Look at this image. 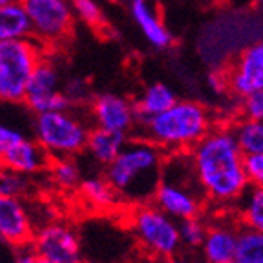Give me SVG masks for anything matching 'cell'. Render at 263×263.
Returning <instances> with one entry per match:
<instances>
[{
  "mask_svg": "<svg viewBox=\"0 0 263 263\" xmlns=\"http://www.w3.org/2000/svg\"><path fill=\"white\" fill-rule=\"evenodd\" d=\"M189 154L205 199L216 205H234L249 181L243 168V152L232 130L210 128Z\"/></svg>",
  "mask_w": 263,
  "mask_h": 263,
  "instance_id": "1",
  "label": "cell"
},
{
  "mask_svg": "<svg viewBox=\"0 0 263 263\" xmlns=\"http://www.w3.org/2000/svg\"><path fill=\"white\" fill-rule=\"evenodd\" d=\"M163 161V150L150 141L143 137L130 143L126 141L117 157L104 166V177L119 199L139 205L154 196Z\"/></svg>",
  "mask_w": 263,
  "mask_h": 263,
  "instance_id": "2",
  "label": "cell"
},
{
  "mask_svg": "<svg viewBox=\"0 0 263 263\" xmlns=\"http://www.w3.org/2000/svg\"><path fill=\"white\" fill-rule=\"evenodd\" d=\"M143 139L161 150L189 152L190 148L212 128L210 114L196 101H176L172 106L136 124Z\"/></svg>",
  "mask_w": 263,
  "mask_h": 263,
  "instance_id": "3",
  "label": "cell"
},
{
  "mask_svg": "<svg viewBox=\"0 0 263 263\" xmlns=\"http://www.w3.org/2000/svg\"><path fill=\"white\" fill-rule=\"evenodd\" d=\"M154 205L176 221L201 216L203 194L189 152H174L172 159L163 161L161 179L154 190Z\"/></svg>",
  "mask_w": 263,
  "mask_h": 263,
  "instance_id": "4",
  "label": "cell"
},
{
  "mask_svg": "<svg viewBox=\"0 0 263 263\" xmlns=\"http://www.w3.org/2000/svg\"><path fill=\"white\" fill-rule=\"evenodd\" d=\"M46 48L29 37L0 41V103H24L26 84Z\"/></svg>",
  "mask_w": 263,
  "mask_h": 263,
  "instance_id": "5",
  "label": "cell"
},
{
  "mask_svg": "<svg viewBox=\"0 0 263 263\" xmlns=\"http://www.w3.org/2000/svg\"><path fill=\"white\" fill-rule=\"evenodd\" d=\"M90 128L71 110L44 111L33 121L35 141L51 157H73L84 152Z\"/></svg>",
  "mask_w": 263,
  "mask_h": 263,
  "instance_id": "6",
  "label": "cell"
},
{
  "mask_svg": "<svg viewBox=\"0 0 263 263\" xmlns=\"http://www.w3.org/2000/svg\"><path fill=\"white\" fill-rule=\"evenodd\" d=\"M130 225L137 241L148 254L170 258L181 251L177 221L154 203H139L132 210Z\"/></svg>",
  "mask_w": 263,
  "mask_h": 263,
  "instance_id": "7",
  "label": "cell"
},
{
  "mask_svg": "<svg viewBox=\"0 0 263 263\" xmlns=\"http://www.w3.org/2000/svg\"><path fill=\"white\" fill-rule=\"evenodd\" d=\"M31 24V37L44 48H57L73 35L75 16L68 0H18Z\"/></svg>",
  "mask_w": 263,
  "mask_h": 263,
  "instance_id": "8",
  "label": "cell"
},
{
  "mask_svg": "<svg viewBox=\"0 0 263 263\" xmlns=\"http://www.w3.org/2000/svg\"><path fill=\"white\" fill-rule=\"evenodd\" d=\"M24 104L33 114L44 111L71 110L70 99L66 97L61 88V71L48 55H42L41 61L35 64L31 77L26 84Z\"/></svg>",
  "mask_w": 263,
  "mask_h": 263,
  "instance_id": "9",
  "label": "cell"
},
{
  "mask_svg": "<svg viewBox=\"0 0 263 263\" xmlns=\"http://www.w3.org/2000/svg\"><path fill=\"white\" fill-rule=\"evenodd\" d=\"M29 249L39 259L49 263H82L81 239L73 227L66 223H49L39 229Z\"/></svg>",
  "mask_w": 263,
  "mask_h": 263,
  "instance_id": "10",
  "label": "cell"
},
{
  "mask_svg": "<svg viewBox=\"0 0 263 263\" xmlns=\"http://www.w3.org/2000/svg\"><path fill=\"white\" fill-rule=\"evenodd\" d=\"M35 234L22 197L0 196V239L9 247L26 249Z\"/></svg>",
  "mask_w": 263,
  "mask_h": 263,
  "instance_id": "11",
  "label": "cell"
},
{
  "mask_svg": "<svg viewBox=\"0 0 263 263\" xmlns=\"http://www.w3.org/2000/svg\"><path fill=\"white\" fill-rule=\"evenodd\" d=\"M91 117L97 128L130 134L136 128L134 103L115 93H101L91 101Z\"/></svg>",
  "mask_w": 263,
  "mask_h": 263,
  "instance_id": "12",
  "label": "cell"
},
{
  "mask_svg": "<svg viewBox=\"0 0 263 263\" xmlns=\"http://www.w3.org/2000/svg\"><path fill=\"white\" fill-rule=\"evenodd\" d=\"M230 91L239 99H245L252 91L263 88V42L252 44L241 53L234 70L229 73Z\"/></svg>",
  "mask_w": 263,
  "mask_h": 263,
  "instance_id": "13",
  "label": "cell"
},
{
  "mask_svg": "<svg viewBox=\"0 0 263 263\" xmlns=\"http://www.w3.org/2000/svg\"><path fill=\"white\" fill-rule=\"evenodd\" d=\"M49 163H51V156L35 139H26V137L16 141L6 152L0 154L2 166L28 177L48 170Z\"/></svg>",
  "mask_w": 263,
  "mask_h": 263,
  "instance_id": "14",
  "label": "cell"
},
{
  "mask_svg": "<svg viewBox=\"0 0 263 263\" xmlns=\"http://www.w3.org/2000/svg\"><path fill=\"white\" fill-rule=\"evenodd\" d=\"M238 225L219 223L206 229L203 243L199 245L205 263H229L234 259L236 239H238Z\"/></svg>",
  "mask_w": 263,
  "mask_h": 263,
  "instance_id": "15",
  "label": "cell"
},
{
  "mask_svg": "<svg viewBox=\"0 0 263 263\" xmlns=\"http://www.w3.org/2000/svg\"><path fill=\"white\" fill-rule=\"evenodd\" d=\"M128 6H130L132 18L136 21L137 28L141 29L144 39L154 48L166 49L172 44V33L168 31V28L159 18V15L154 11V8L150 6L148 0H128Z\"/></svg>",
  "mask_w": 263,
  "mask_h": 263,
  "instance_id": "16",
  "label": "cell"
},
{
  "mask_svg": "<svg viewBox=\"0 0 263 263\" xmlns=\"http://www.w3.org/2000/svg\"><path fill=\"white\" fill-rule=\"evenodd\" d=\"M177 101V95L168 84L164 82H154L150 86L144 88L141 97L134 103V110H136V124L143 123V121L150 119L154 115L161 114L168 106H172Z\"/></svg>",
  "mask_w": 263,
  "mask_h": 263,
  "instance_id": "17",
  "label": "cell"
},
{
  "mask_svg": "<svg viewBox=\"0 0 263 263\" xmlns=\"http://www.w3.org/2000/svg\"><path fill=\"white\" fill-rule=\"evenodd\" d=\"M126 144V134H119V132H110L103 130V128H91L88 134L86 141V150L99 164H110L111 161L117 157V154L123 150Z\"/></svg>",
  "mask_w": 263,
  "mask_h": 263,
  "instance_id": "18",
  "label": "cell"
},
{
  "mask_svg": "<svg viewBox=\"0 0 263 263\" xmlns=\"http://www.w3.org/2000/svg\"><path fill=\"white\" fill-rule=\"evenodd\" d=\"M234 206L241 227L263 232V186L249 185Z\"/></svg>",
  "mask_w": 263,
  "mask_h": 263,
  "instance_id": "19",
  "label": "cell"
},
{
  "mask_svg": "<svg viewBox=\"0 0 263 263\" xmlns=\"http://www.w3.org/2000/svg\"><path fill=\"white\" fill-rule=\"evenodd\" d=\"M79 192H81L82 199L88 205L95 206V209L106 210L111 209L115 203L119 201V196L111 189V185L106 181L104 176H90L82 177L81 185H79Z\"/></svg>",
  "mask_w": 263,
  "mask_h": 263,
  "instance_id": "20",
  "label": "cell"
},
{
  "mask_svg": "<svg viewBox=\"0 0 263 263\" xmlns=\"http://www.w3.org/2000/svg\"><path fill=\"white\" fill-rule=\"evenodd\" d=\"M31 35V24L21 2L0 6V41Z\"/></svg>",
  "mask_w": 263,
  "mask_h": 263,
  "instance_id": "21",
  "label": "cell"
},
{
  "mask_svg": "<svg viewBox=\"0 0 263 263\" xmlns=\"http://www.w3.org/2000/svg\"><path fill=\"white\" fill-rule=\"evenodd\" d=\"M230 130L243 154H263V119L245 117Z\"/></svg>",
  "mask_w": 263,
  "mask_h": 263,
  "instance_id": "22",
  "label": "cell"
},
{
  "mask_svg": "<svg viewBox=\"0 0 263 263\" xmlns=\"http://www.w3.org/2000/svg\"><path fill=\"white\" fill-rule=\"evenodd\" d=\"M236 263H263V232L239 227L236 239Z\"/></svg>",
  "mask_w": 263,
  "mask_h": 263,
  "instance_id": "23",
  "label": "cell"
},
{
  "mask_svg": "<svg viewBox=\"0 0 263 263\" xmlns=\"http://www.w3.org/2000/svg\"><path fill=\"white\" fill-rule=\"evenodd\" d=\"M49 177L55 185L62 190L79 189L82 181L81 166L73 157H51V163L48 166Z\"/></svg>",
  "mask_w": 263,
  "mask_h": 263,
  "instance_id": "24",
  "label": "cell"
},
{
  "mask_svg": "<svg viewBox=\"0 0 263 263\" xmlns=\"http://www.w3.org/2000/svg\"><path fill=\"white\" fill-rule=\"evenodd\" d=\"M177 229H179L181 245L189 247V249H197L203 243L209 227L199 219V216H196V218H186L177 221Z\"/></svg>",
  "mask_w": 263,
  "mask_h": 263,
  "instance_id": "25",
  "label": "cell"
},
{
  "mask_svg": "<svg viewBox=\"0 0 263 263\" xmlns=\"http://www.w3.org/2000/svg\"><path fill=\"white\" fill-rule=\"evenodd\" d=\"M29 189L28 176L9 170L6 166H0V196L22 197Z\"/></svg>",
  "mask_w": 263,
  "mask_h": 263,
  "instance_id": "26",
  "label": "cell"
},
{
  "mask_svg": "<svg viewBox=\"0 0 263 263\" xmlns=\"http://www.w3.org/2000/svg\"><path fill=\"white\" fill-rule=\"evenodd\" d=\"M71 8L75 9L79 18L90 28L103 29L104 24H106L97 0H71Z\"/></svg>",
  "mask_w": 263,
  "mask_h": 263,
  "instance_id": "27",
  "label": "cell"
},
{
  "mask_svg": "<svg viewBox=\"0 0 263 263\" xmlns=\"http://www.w3.org/2000/svg\"><path fill=\"white\" fill-rule=\"evenodd\" d=\"M62 91L70 99L71 106H81L90 101V84L81 77H71L64 82Z\"/></svg>",
  "mask_w": 263,
  "mask_h": 263,
  "instance_id": "28",
  "label": "cell"
},
{
  "mask_svg": "<svg viewBox=\"0 0 263 263\" xmlns=\"http://www.w3.org/2000/svg\"><path fill=\"white\" fill-rule=\"evenodd\" d=\"M243 168L249 185L263 186V154H243Z\"/></svg>",
  "mask_w": 263,
  "mask_h": 263,
  "instance_id": "29",
  "label": "cell"
},
{
  "mask_svg": "<svg viewBox=\"0 0 263 263\" xmlns=\"http://www.w3.org/2000/svg\"><path fill=\"white\" fill-rule=\"evenodd\" d=\"M241 110L243 115L249 119H263V88L252 91L251 95L243 99Z\"/></svg>",
  "mask_w": 263,
  "mask_h": 263,
  "instance_id": "30",
  "label": "cell"
},
{
  "mask_svg": "<svg viewBox=\"0 0 263 263\" xmlns=\"http://www.w3.org/2000/svg\"><path fill=\"white\" fill-rule=\"evenodd\" d=\"M22 132L16 130L13 126H8V124H0V154L6 152L9 146L16 143V141L22 139Z\"/></svg>",
  "mask_w": 263,
  "mask_h": 263,
  "instance_id": "31",
  "label": "cell"
},
{
  "mask_svg": "<svg viewBox=\"0 0 263 263\" xmlns=\"http://www.w3.org/2000/svg\"><path fill=\"white\" fill-rule=\"evenodd\" d=\"M209 86L212 88L216 93H223L229 88V75L225 73H212L209 77Z\"/></svg>",
  "mask_w": 263,
  "mask_h": 263,
  "instance_id": "32",
  "label": "cell"
},
{
  "mask_svg": "<svg viewBox=\"0 0 263 263\" xmlns=\"http://www.w3.org/2000/svg\"><path fill=\"white\" fill-rule=\"evenodd\" d=\"M15 263H39V258L35 254H33L31 249H21V254L16 256Z\"/></svg>",
  "mask_w": 263,
  "mask_h": 263,
  "instance_id": "33",
  "label": "cell"
},
{
  "mask_svg": "<svg viewBox=\"0 0 263 263\" xmlns=\"http://www.w3.org/2000/svg\"><path fill=\"white\" fill-rule=\"evenodd\" d=\"M163 263H192V261H189V259H185V258H179V256H170V258H164L163 259Z\"/></svg>",
  "mask_w": 263,
  "mask_h": 263,
  "instance_id": "34",
  "label": "cell"
},
{
  "mask_svg": "<svg viewBox=\"0 0 263 263\" xmlns=\"http://www.w3.org/2000/svg\"><path fill=\"white\" fill-rule=\"evenodd\" d=\"M13 2H18V0H0V6H6V4H13Z\"/></svg>",
  "mask_w": 263,
  "mask_h": 263,
  "instance_id": "35",
  "label": "cell"
},
{
  "mask_svg": "<svg viewBox=\"0 0 263 263\" xmlns=\"http://www.w3.org/2000/svg\"><path fill=\"white\" fill-rule=\"evenodd\" d=\"M39 263H49V261H44V259H39Z\"/></svg>",
  "mask_w": 263,
  "mask_h": 263,
  "instance_id": "36",
  "label": "cell"
},
{
  "mask_svg": "<svg viewBox=\"0 0 263 263\" xmlns=\"http://www.w3.org/2000/svg\"><path fill=\"white\" fill-rule=\"evenodd\" d=\"M229 263H236V261H234V259H232V261H229Z\"/></svg>",
  "mask_w": 263,
  "mask_h": 263,
  "instance_id": "37",
  "label": "cell"
},
{
  "mask_svg": "<svg viewBox=\"0 0 263 263\" xmlns=\"http://www.w3.org/2000/svg\"><path fill=\"white\" fill-rule=\"evenodd\" d=\"M0 166H2V164H0Z\"/></svg>",
  "mask_w": 263,
  "mask_h": 263,
  "instance_id": "38",
  "label": "cell"
}]
</instances>
